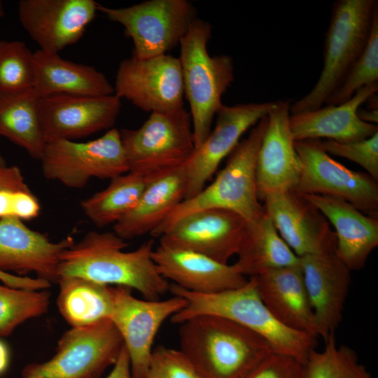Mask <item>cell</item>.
I'll use <instances>...</instances> for the list:
<instances>
[{"mask_svg": "<svg viewBox=\"0 0 378 378\" xmlns=\"http://www.w3.org/2000/svg\"><path fill=\"white\" fill-rule=\"evenodd\" d=\"M126 240L115 232L90 231L63 251L59 277L78 276L111 286H126L148 300H160L169 284L157 271L152 258L154 240L125 251Z\"/></svg>", "mask_w": 378, "mask_h": 378, "instance_id": "cell-1", "label": "cell"}, {"mask_svg": "<svg viewBox=\"0 0 378 378\" xmlns=\"http://www.w3.org/2000/svg\"><path fill=\"white\" fill-rule=\"evenodd\" d=\"M179 325L180 351L202 378H244L273 353L262 337L223 317L200 315Z\"/></svg>", "mask_w": 378, "mask_h": 378, "instance_id": "cell-2", "label": "cell"}, {"mask_svg": "<svg viewBox=\"0 0 378 378\" xmlns=\"http://www.w3.org/2000/svg\"><path fill=\"white\" fill-rule=\"evenodd\" d=\"M169 291L186 300L171 322L180 324L200 315H214L236 322L258 334L274 353L291 356L305 364L315 349L316 337L290 329L279 322L261 300L252 277L242 286L213 294H200L169 284Z\"/></svg>", "mask_w": 378, "mask_h": 378, "instance_id": "cell-3", "label": "cell"}, {"mask_svg": "<svg viewBox=\"0 0 378 378\" xmlns=\"http://www.w3.org/2000/svg\"><path fill=\"white\" fill-rule=\"evenodd\" d=\"M267 125L265 116L239 141L214 181L196 195L183 200L150 235L160 237L180 218L206 209L232 211L247 223L258 218L264 207L257 192L256 160Z\"/></svg>", "mask_w": 378, "mask_h": 378, "instance_id": "cell-4", "label": "cell"}, {"mask_svg": "<svg viewBox=\"0 0 378 378\" xmlns=\"http://www.w3.org/2000/svg\"><path fill=\"white\" fill-rule=\"evenodd\" d=\"M211 32L208 22L196 18L179 43L178 59L190 108L195 148L210 133L214 117L223 105L222 97L234 80L232 57L209 54Z\"/></svg>", "mask_w": 378, "mask_h": 378, "instance_id": "cell-5", "label": "cell"}, {"mask_svg": "<svg viewBox=\"0 0 378 378\" xmlns=\"http://www.w3.org/2000/svg\"><path fill=\"white\" fill-rule=\"evenodd\" d=\"M377 10V0L334 2L325 36L321 75L309 92L290 104V115L317 109L326 103L363 51Z\"/></svg>", "mask_w": 378, "mask_h": 378, "instance_id": "cell-6", "label": "cell"}, {"mask_svg": "<svg viewBox=\"0 0 378 378\" xmlns=\"http://www.w3.org/2000/svg\"><path fill=\"white\" fill-rule=\"evenodd\" d=\"M129 172L154 180L184 165L195 150L190 113H151L136 130L120 131Z\"/></svg>", "mask_w": 378, "mask_h": 378, "instance_id": "cell-7", "label": "cell"}, {"mask_svg": "<svg viewBox=\"0 0 378 378\" xmlns=\"http://www.w3.org/2000/svg\"><path fill=\"white\" fill-rule=\"evenodd\" d=\"M122 337L110 319L71 328L57 342L48 360L27 365L21 378H99L116 362Z\"/></svg>", "mask_w": 378, "mask_h": 378, "instance_id": "cell-8", "label": "cell"}, {"mask_svg": "<svg viewBox=\"0 0 378 378\" xmlns=\"http://www.w3.org/2000/svg\"><path fill=\"white\" fill-rule=\"evenodd\" d=\"M97 10L123 26L133 42L132 57L139 59L167 54L197 18L196 8L187 0H148L125 8L98 4Z\"/></svg>", "mask_w": 378, "mask_h": 378, "instance_id": "cell-9", "label": "cell"}, {"mask_svg": "<svg viewBox=\"0 0 378 378\" xmlns=\"http://www.w3.org/2000/svg\"><path fill=\"white\" fill-rule=\"evenodd\" d=\"M40 161L46 178L76 189L84 187L92 178L113 179L129 172L120 133L116 128L87 142L49 140Z\"/></svg>", "mask_w": 378, "mask_h": 378, "instance_id": "cell-10", "label": "cell"}, {"mask_svg": "<svg viewBox=\"0 0 378 378\" xmlns=\"http://www.w3.org/2000/svg\"><path fill=\"white\" fill-rule=\"evenodd\" d=\"M301 174L295 191L343 200L377 218L378 184L368 174L351 170L330 157L319 139L295 141Z\"/></svg>", "mask_w": 378, "mask_h": 378, "instance_id": "cell-11", "label": "cell"}, {"mask_svg": "<svg viewBox=\"0 0 378 378\" xmlns=\"http://www.w3.org/2000/svg\"><path fill=\"white\" fill-rule=\"evenodd\" d=\"M132 290L126 286H112L110 320L122 337L133 378H146L153 344L160 328L167 318L184 308L187 302L175 295L163 300L139 299L132 295Z\"/></svg>", "mask_w": 378, "mask_h": 378, "instance_id": "cell-12", "label": "cell"}, {"mask_svg": "<svg viewBox=\"0 0 378 378\" xmlns=\"http://www.w3.org/2000/svg\"><path fill=\"white\" fill-rule=\"evenodd\" d=\"M114 94L137 108L166 113L183 108L184 86L178 57L164 54L122 60L116 73Z\"/></svg>", "mask_w": 378, "mask_h": 378, "instance_id": "cell-13", "label": "cell"}, {"mask_svg": "<svg viewBox=\"0 0 378 378\" xmlns=\"http://www.w3.org/2000/svg\"><path fill=\"white\" fill-rule=\"evenodd\" d=\"M275 103L221 106L216 113L214 129L185 164L187 188L184 200L196 195L206 186L222 160L238 145L242 135L267 116Z\"/></svg>", "mask_w": 378, "mask_h": 378, "instance_id": "cell-14", "label": "cell"}, {"mask_svg": "<svg viewBox=\"0 0 378 378\" xmlns=\"http://www.w3.org/2000/svg\"><path fill=\"white\" fill-rule=\"evenodd\" d=\"M38 113L46 141L72 140L111 129L121 108L115 96L57 94L38 99Z\"/></svg>", "mask_w": 378, "mask_h": 378, "instance_id": "cell-15", "label": "cell"}, {"mask_svg": "<svg viewBox=\"0 0 378 378\" xmlns=\"http://www.w3.org/2000/svg\"><path fill=\"white\" fill-rule=\"evenodd\" d=\"M246 227V221L236 212L202 209L177 220L159 237L160 243L227 264L237 255Z\"/></svg>", "mask_w": 378, "mask_h": 378, "instance_id": "cell-16", "label": "cell"}, {"mask_svg": "<svg viewBox=\"0 0 378 378\" xmlns=\"http://www.w3.org/2000/svg\"><path fill=\"white\" fill-rule=\"evenodd\" d=\"M97 6L94 0H21L18 17L39 50L58 53L82 37Z\"/></svg>", "mask_w": 378, "mask_h": 378, "instance_id": "cell-17", "label": "cell"}, {"mask_svg": "<svg viewBox=\"0 0 378 378\" xmlns=\"http://www.w3.org/2000/svg\"><path fill=\"white\" fill-rule=\"evenodd\" d=\"M289 101H277L267 114V125L256 160L259 200L274 193L295 190L301 162L290 128Z\"/></svg>", "mask_w": 378, "mask_h": 378, "instance_id": "cell-18", "label": "cell"}, {"mask_svg": "<svg viewBox=\"0 0 378 378\" xmlns=\"http://www.w3.org/2000/svg\"><path fill=\"white\" fill-rule=\"evenodd\" d=\"M74 243L70 236L52 242L47 234L29 228L20 219L0 218V272L20 276L34 273L57 284L60 256Z\"/></svg>", "mask_w": 378, "mask_h": 378, "instance_id": "cell-19", "label": "cell"}, {"mask_svg": "<svg viewBox=\"0 0 378 378\" xmlns=\"http://www.w3.org/2000/svg\"><path fill=\"white\" fill-rule=\"evenodd\" d=\"M264 202L280 236L299 258L335 250V234L328 220L300 193H274Z\"/></svg>", "mask_w": 378, "mask_h": 378, "instance_id": "cell-20", "label": "cell"}, {"mask_svg": "<svg viewBox=\"0 0 378 378\" xmlns=\"http://www.w3.org/2000/svg\"><path fill=\"white\" fill-rule=\"evenodd\" d=\"M300 264L319 337L326 340L342 319L351 270L335 250L304 255Z\"/></svg>", "mask_w": 378, "mask_h": 378, "instance_id": "cell-21", "label": "cell"}, {"mask_svg": "<svg viewBox=\"0 0 378 378\" xmlns=\"http://www.w3.org/2000/svg\"><path fill=\"white\" fill-rule=\"evenodd\" d=\"M158 273L190 292L213 294L239 288L248 279L234 264L218 262L203 254L159 243L152 252Z\"/></svg>", "mask_w": 378, "mask_h": 378, "instance_id": "cell-22", "label": "cell"}, {"mask_svg": "<svg viewBox=\"0 0 378 378\" xmlns=\"http://www.w3.org/2000/svg\"><path fill=\"white\" fill-rule=\"evenodd\" d=\"M378 90V82L368 85L346 102L290 115V128L295 141L326 138L348 142L368 138L378 132L377 125L368 123L358 111Z\"/></svg>", "mask_w": 378, "mask_h": 378, "instance_id": "cell-23", "label": "cell"}, {"mask_svg": "<svg viewBox=\"0 0 378 378\" xmlns=\"http://www.w3.org/2000/svg\"><path fill=\"white\" fill-rule=\"evenodd\" d=\"M300 195L316 206L334 227L335 253L340 259L351 271L363 268L370 254L378 246L377 218L363 213L339 198Z\"/></svg>", "mask_w": 378, "mask_h": 378, "instance_id": "cell-24", "label": "cell"}, {"mask_svg": "<svg viewBox=\"0 0 378 378\" xmlns=\"http://www.w3.org/2000/svg\"><path fill=\"white\" fill-rule=\"evenodd\" d=\"M251 277L264 304L279 322L290 329L319 337L300 263Z\"/></svg>", "mask_w": 378, "mask_h": 378, "instance_id": "cell-25", "label": "cell"}, {"mask_svg": "<svg viewBox=\"0 0 378 378\" xmlns=\"http://www.w3.org/2000/svg\"><path fill=\"white\" fill-rule=\"evenodd\" d=\"M34 85L41 98L57 94L89 96L114 94L106 76L92 66L76 63L58 53L33 52Z\"/></svg>", "mask_w": 378, "mask_h": 378, "instance_id": "cell-26", "label": "cell"}, {"mask_svg": "<svg viewBox=\"0 0 378 378\" xmlns=\"http://www.w3.org/2000/svg\"><path fill=\"white\" fill-rule=\"evenodd\" d=\"M185 164L153 180L136 206L114 224L113 232L125 240L151 233L185 199Z\"/></svg>", "mask_w": 378, "mask_h": 378, "instance_id": "cell-27", "label": "cell"}, {"mask_svg": "<svg viewBox=\"0 0 378 378\" xmlns=\"http://www.w3.org/2000/svg\"><path fill=\"white\" fill-rule=\"evenodd\" d=\"M234 265L244 276H257L267 270L298 265L300 258L280 236L265 212L246 223Z\"/></svg>", "mask_w": 378, "mask_h": 378, "instance_id": "cell-28", "label": "cell"}, {"mask_svg": "<svg viewBox=\"0 0 378 378\" xmlns=\"http://www.w3.org/2000/svg\"><path fill=\"white\" fill-rule=\"evenodd\" d=\"M58 310L71 328L86 327L110 319L112 286L78 276L59 278Z\"/></svg>", "mask_w": 378, "mask_h": 378, "instance_id": "cell-29", "label": "cell"}, {"mask_svg": "<svg viewBox=\"0 0 378 378\" xmlns=\"http://www.w3.org/2000/svg\"><path fill=\"white\" fill-rule=\"evenodd\" d=\"M38 99L34 89L0 94V135L40 160L46 141L39 118Z\"/></svg>", "mask_w": 378, "mask_h": 378, "instance_id": "cell-30", "label": "cell"}, {"mask_svg": "<svg viewBox=\"0 0 378 378\" xmlns=\"http://www.w3.org/2000/svg\"><path fill=\"white\" fill-rule=\"evenodd\" d=\"M151 181L129 172L111 179L105 189L82 200L81 209L97 227L115 224L136 206Z\"/></svg>", "mask_w": 378, "mask_h": 378, "instance_id": "cell-31", "label": "cell"}, {"mask_svg": "<svg viewBox=\"0 0 378 378\" xmlns=\"http://www.w3.org/2000/svg\"><path fill=\"white\" fill-rule=\"evenodd\" d=\"M324 341V349L312 350L304 364L306 378H373L352 348L337 344L335 334Z\"/></svg>", "mask_w": 378, "mask_h": 378, "instance_id": "cell-32", "label": "cell"}, {"mask_svg": "<svg viewBox=\"0 0 378 378\" xmlns=\"http://www.w3.org/2000/svg\"><path fill=\"white\" fill-rule=\"evenodd\" d=\"M50 302L48 289L16 288L0 284V337L10 336L25 321L45 314Z\"/></svg>", "mask_w": 378, "mask_h": 378, "instance_id": "cell-33", "label": "cell"}, {"mask_svg": "<svg viewBox=\"0 0 378 378\" xmlns=\"http://www.w3.org/2000/svg\"><path fill=\"white\" fill-rule=\"evenodd\" d=\"M378 82V10L375 13L367 44L352 67L328 97L326 105H339L362 88Z\"/></svg>", "mask_w": 378, "mask_h": 378, "instance_id": "cell-34", "label": "cell"}, {"mask_svg": "<svg viewBox=\"0 0 378 378\" xmlns=\"http://www.w3.org/2000/svg\"><path fill=\"white\" fill-rule=\"evenodd\" d=\"M33 52L23 41H0V94L33 89Z\"/></svg>", "mask_w": 378, "mask_h": 378, "instance_id": "cell-35", "label": "cell"}, {"mask_svg": "<svg viewBox=\"0 0 378 378\" xmlns=\"http://www.w3.org/2000/svg\"><path fill=\"white\" fill-rule=\"evenodd\" d=\"M319 144L328 155L344 158L359 164L377 181L378 132L363 139L348 142L319 140Z\"/></svg>", "mask_w": 378, "mask_h": 378, "instance_id": "cell-36", "label": "cell"}, {"mask_svg": "<svg viewBox=\"0 0 378 378\" xmlns=\"http://www.w3.org/2000/svg\"><path fill=\"white\" fill-rule=\"evenodd\" d=\"M150 378H202L180 350L158 346L153 350L149 370Z\"/></svg>", "mask_w": 378, "mask_h": 378, "instance_id": "cell-37", "label": "cell"}, {"mask_svg": "<svg viewBox=\"0 0 378 378\" xmlns=\"http://www.w3.org/2000/svg\"><path fill=\"white\" fill-rule=\"evenodd\" d=\"M244 378H306L305 365L291 356L273 352Z\"/></svg>", "mask_w": 378, "mask_h": 378, "instance_id": "cell-38", "label": "cell"}, {"mask_svg": "<svg viewBox=\"0 0 378 378\" xmlns=\"http://www.w3.org/2000/svg\"><path fill=\"white\" fill-rule=\"evenodd\" d=\"M39 212V202L30 190L0 192V218L12 217L30 220L37 217Z\"/></svg>", "mask_w": 378, "mask_h": 378, "instance_id": "cell-39", "label": "cell"}, {"mask_svg": "<svg viewBox=\"0 0 378 378\" xmlns=\"http://www.w3.org/2000/svg\"><path fill=\"white\" fill-rule=\"evenodd\" d=\"M5 190H29L18 167L0 164V192Z\"/></svg>", "mask_w": 378, "mask_h": 378, "instance_id": "cell-40", "label": "cell"}, {"mask_svg": "<svg viewBox=\"0 0 378 378\" xmlns=\"http://www.w3.org/2000/svg\"><path fill=\"white\" fill-rule=\"evenodd\" d=\"M0 281L13 288L29 290L48 289L51 286L49 281L38 277L20 276L1 272Z\"/></svg>", "mask_w": 378, "mask_h": 378, "instance_id": "cell-41", "label": "cell"}, {"mask_svg": "<svg viewBox=\"0 0 378 378\" xmlns=\"http://www.w3.org/2000/svg\"><path fill=\"white\" fill-rule=\"evenodd\" d=\"M105 378H133L129 356L124 345L111 372Z\"/></svg>", "mask_w": 378, "mask_h": 378, "instance_id": "cell-42", "label": "cell"}, {"mask_svg": "<svg viewBox=\"0 0 378 378\" xmlns=\"http://www.w3.org/2000/svg\"><path fill=\"white\" fill-rule=\"evenodd\" d=\"M10 360V352L8 344L0 339V375L8 369Z\"/></svg>", "mask_w": 378, "mask_h": 378, "instance_id": "cell-43", "label": "cell"}, {"mask_svg": "<svg viewBox=\"0 0 378 378\" xmlns=\"http://www.w3.org/2000/svg\"><path fill=\"white\" fill-rule=\"evenodd\" d=\"M358 115L363 121L371 123L377 124L378 120V110L377 109H363L359 108L358 111Z\"/></svg>", "mask_w": 378, "mask_h": 378, "instance_id": "cell-44", "label": "cell"}, {"mask_svg": "<svg viewBox=\"0 0 378 378\" xmlns=\"http://www.w3.org/2000/svg\"><path fill=\"white\" fill-rule=\"evenodd\" d=\"M4 15V10L3 7V4L1 1H0V18H2Z\"/></svg>", "mask_w": 378, "mask_h": 378, "instance_id": "cell-45", "label": "cell"}, {"mask_svg": "<svg viewBox=\"0 0 378 378\" xmlns=\"http://www.w3.org/2000/svg\"><path fill=\"white\" fill-rule=\"evenodd\" d=\"M0 164H6L5 161H4V158L1 157V154H0Z\"/></svg>", "mask_w": 378, "mask_h": 378, "instance_id": "cell-46", "label": "cell"}, {"mask_svg": "<svg viewBox=\"0 0 378 378\" xmlns=\"http://www.w3.org/2000/svg\"><path fill=\"white\" fill-rule=\"evenodd\" d=\"M146 378H150V377H146Z\"/></svg>", "mask_w": 378, "mask_h": 378, "instance_id": "cell-47", "label": "cell"}]
</instances>
